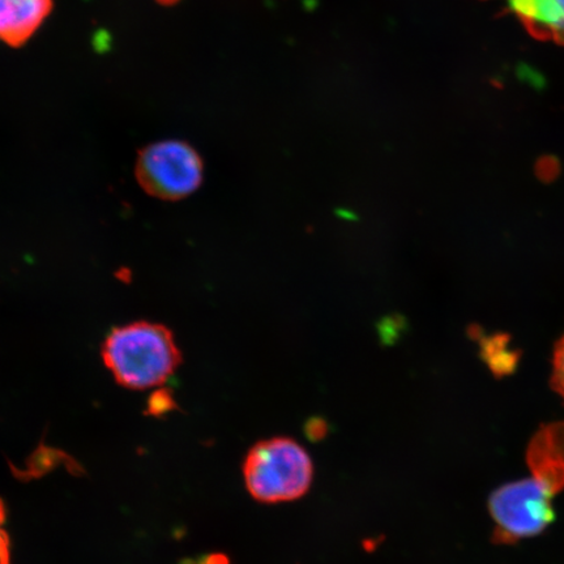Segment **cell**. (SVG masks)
Returning a JSON list of instances; mask_svg holds the SVG:
<instances>
[{"label":"cell","mask_w":564,"mask_h":564,"mask_svg":"<svg viewBox=\"0 0 564 564\" xmlns=\"http://www.w3.org/2000/svg\"><path fill=\"white\" fill-rule=\"evenodd\" d=\"M202 564H230V561L227 555L210 554L202 560Z\"/></svg>","instance_id":"cell-11"},{"label":"cell","mask_w":564,"mask_h":564,"mask_svg":"<svg viewBox=\"0 0 564 564\" xmlns=\"http://www.w3.org/2000/svg\"><path fill=\"white\" fill-rule=\"evenodd\" d=\"M307 438L313 442H319L326 438L328 434L327 422L321 419H315L306 423L305 429Z\"/></svg>","instance_id":"cell-9"},{"label":"cell","mask_w":564,"mask_h":564,"mask_svg":"<svg viewBox=\"0 0 564 564\" xmlns=\"http://www.w3.org/2000/svg\"><path fill=\"white\" fill-rule=\"evenodd\" d=\"M101 355L117 383L137 391L164 384L182 364L172 330L151 322L112 328Z\"/></svg>","instance_id":"cell-1"},{"label":"cell","mask_w":564,"mask_h":564,"mask_svg":"<svg viewBox=\"0 0 564 564\" xmlns=\"http://www.w3.org/2000/svg\"><path fill=\"white\" fill-rule=\"evenodd\" d=\"M242 474L246 489L257 502L279 505L306 496L314 481V464L297 441L273 436L253 444Z\"/></svg>","instance_id":"cell-2"},{"label":"cell","mask_w":564,"mask_h":564,"mask_svg":"<svg viewBox=\"0 0 564 564\" xmlns=\"http://www.w3.org/2000/svg\"><path fill=\"white\" fill-rule=\"evenodd\" d=\"M4 518V506L2 500H0V564H10L9 538H7V534L2 531Z\"/></svg>","instance_id":"cell-10"},{"label":"cell","mask_w":564,"mask_h":564,"mask_svg":"<svg viewBox=\"0 0 564 564\" xmlns=\"http://www.w3.org/2000/svg\"><path fill=\"white\" fill-rule=\"evenodd\" d=\"M552 382L555 392L564 399V336L554 350Z\"/></svg>","instance_id":"cell-8"},{"label":"cell","mask_w":564,"mask_h":564,"mask_svg":"<svg viewBox=\"0 0 564 564\" xmlns=\"http://www.w3.org/2000/svg\"><path fill=\"white\" fill-rule=\"evenodd\" d=\"M137 180L148 195L176 202L202 186L204 164L193 145L182 140H164L139 151Z\"/></svg>","instance_id":"cell-4"},{"label":"cell","mask_w":564,"mask_h":564,"mask_svg":"<svg viewBox=\"0 0 564 564\" xmlns=\"http://www.w3.org/2000/svg\"><path fill=\"white\" fill-rule=\"evenodd\" d=\"M531 442L550 458L564 465V422L540 429Z\"/></svg>","instance_id":"cell-7"},{"label":"cell","mask_w":564,"mask_h":564,"mask_svg":"<svg viewBox=\"0 0 564 564\" xmlns=\"http://www.w3.org/2000/svg\"><path fill=\"white\" fill-rule=\"evenodd\" d=\"M156 2L162 6H173L175 3H178L180 0H156Z\"/></svg>","instance_id":"cell-12"},{"label":"cell","mask_w":564,"mask_h":564,"mask_svg":"<svg viewBox=\"0 0 564 564\" xmlns=\"http://www.w3.org/2000/svg\"><path fill=\"white\" fill-rule=\"evenodd\" d=\"M54 9V0H0V41L23 47Z\"/></svg>","instance_id":"cell-5"},{"label":"cell","mask_w":564,"mask_h":564,"mask_svg":"<svg viewBox=\"0 0 564 564\" xmlns=\"http://www.w3.org/2000/svg\"><path fill=\"white\" fill-rule=\"evenodd\" d=\"M552 498L534 478L519 479L494 490L489 498L490 517L496 523L492 541L513 545L544 533L555 520Z\"/></svg>","instance_id":"cell-3"},{"label":"cell","mask_w":564,"mask_h":564,"mask_svg":"<svg viewBox=\"0 0 564 564\" xmlns=\"http://www.w3.org/2000/svg\"><path fill=\"white\" fill-rule=\"evenodd\" d=\"M509 4L534 39L564 45V0H509Z\"/></svg>","instance_id":"cell-6"}]
</instances>
